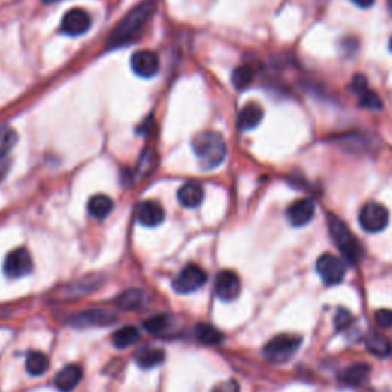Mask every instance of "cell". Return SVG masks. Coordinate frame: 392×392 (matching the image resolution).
Wrapping results in <instances>:
<instances>
[{"instance_id": "obj_1", "label": "cell", "mask_w": 392, "mask_h": 392, "mask_svg": "<svg viewBox=\"0 0 392 392\" xmlns=\"http://www.w3.org/2000/svg\"><path fill=\"white\" fill-rule=\"evenodd\" d=\"M155 8H157L155 0H144L143 4L136 5L131 13H127L124 19L117 25V28L109 35L107 47L117 48L133 40L135 35L150 20V17L155 13Z\"/></svg>"}, {"instance_id": "obj_2", "label": "cell", "mask_w": 392, "mask_h": 392, "mask_svg": "<svg viewBox=\"0 0 392 392\" xmlns=\"http://www.w3.org/2000/svg\"><path fill=\"white\" fill-rule=\"evenodd\" d=\"M191 149H194L199 166L204 170H212L221 166L227 157V144L221 133L213 131H206L198 133L191 140Z\"/></svg>"}, {"instance_id": "obj_3", "label": "cell", "mask_w": 392, "mask_h": 392, "mask_svg": "<svg viewBox=\"0 0 392 392\" xmlns=\"http://www.w3.org/2000/svg\"><path fill=\"white\" fill-rule=\"evenodd\" d=\"M328 230H330L331 238L335 244V247L342 253L343 261L350 266H357L360 258L363 256V249L360 242L354 238L346 224L339 220L335 215L330 213L326 216Z\"/></svg>"}, {"instance_id": "obj_4", "label": "cell", "mask_w": 392, "mask_h": 392, "mask_svg": "<svg viewBox=\"0 0 392 392\" xmlns=\"http://www.w3.org/2000/svg\"><path fill=\"white\" fill-rule=\"evenodd\" d=\"M302 337L296 334H279L263 346V355L268 362L285 363L297 352Z\"/></svg>"}, {"instance_id": "obj_5", "label": "cell", "mask_w": 392, "mask_h": 392, "mask_svg": "<svg viewBox=\"0 0 392 392\" xmlns=\"http://www.w3.org/2000/svg\"><path fill=\"white\" fill-rule=\"evenodd\" d=\"M359 222L362 229L368 233L383 232L389 224L388 208L380 203L364 204L359 215Z\"/></svg>"}, {"instance_id": "obj_6", "label": "cell", "mask_w": 392, "mask_h": 392, "mask_svg": "<svg viewBox=\"0 0 392 392\" xmlns=\"http://www.w3.org/2000/svg\"><path fill=\"white\" fill-rule=\"evenodd\" d=\"M207 282V273L196 263H189L173 280V290L179 295L195 293Z\"/></svg>"}, {"instance_id": "obj_7", "label": "cell", "mask_w": 392, "mask_h": 392, "mask_svg": "<svg viewBox=\"0 0 392 392\" xmlns=\"http://www.w3.org/2000/svg\"><path fill=\"white\" fill-rule=\"evenodd\" d=\"M316 270L326 285H337L346 275V262L331 253H323L316 262Z\"/></svg>"}, {"instance_id": "obj_8", "label": "cell", "mask_w": 392, "mask_h": 392, "mask_svg": "<svg viewBox=\"0 0 392 392\" xmlns=\"http://www.w3.org/2000/svg\"><path fill=\"white\" fill-rule=\"evenodd\" d=\"M32 271V258L26 249H16L6 254L4 261V273L11 279H19Z\"/></svg>"}, {"instance_id": "obj_9", "label": "cell", "mask_w": 392, "mask_h": 392, "mask_svg": "<svg viewBox=\"0 0 392 392\" xmlns=\"http://www.w3.org/2000/svg\"><path fill=\"white\" fill-rule=\"evenodd\" d=\"M117 316L105 311V309H85L74 316L69 317V323L74 328H100V326H109L117 322Z\"/></svg>"}, {"instance_id": "obj_10", "label": "cell", "mask_w": 392, "mask_h": 392, "mask_svg": "<svg viewBox=\"0 0 392 392\" xmlns=\"http://www.w3.org/2000/svg\"><path fill=\"white\" fill-rule=\"evenodd\" d=\"M215 295L222 302H232L241 295V279L232 270H224L216 276Z\"/></svg>"}, {"instance_id": "obj_11", "label": "cell", "mask_w": 392, "mask_h": 392, "mask_svg": "<svg viewBox=\"0 0 392 392\" xmlns=\"http://www.w3.org/2000/svg\"><path fill=\"white\" fill-rule=\"evenodd\" d=\"M132 71L141 78H152L160 71V59L157 54L149 49L135 52L131 59Z\"/></svg>"}, {"instance_id": "obj_12", "label": "cell", "mask_w": 392, "mask_h": 392, "mask_svg": "<svg viewBox=\"0 0 392 392\" xmlns=\"http://www.w3.org/2000/svg\"><path fill=\"white\" fill-rule=\"evenodd\" d=\"M90 16L85 10H74L68 11L61 19V31L71 35V37H78L90 30Z\"/></svg>"}, {"instance_id": "obj_13", "label": "cell", "mask_w": 392, "mask_h": 392, "mask_svg": "<svg viewBox=\"0 0 392 392\" xmlns=\"http://www.w3.org/2000/svg\"><path fill=\"white\" fill-rule=\"evenodd\" d=\"M350 88H351L352 93L357 95L359 103H360L362 107L371 109V111H380V109L383 107L380 97L376 93H372V90L369 89L368 80L364 76H362V74L354 76Z\"/></svg>"}, {"instance_id": "obj_14", "label": "cell", "mask_w": 392, "mask_h": 392, "mask_svg": "<svg viewBox=\"0 0 392 392\" xmlns=\"http://www.w3.org/2000/svg\"><path fill=\"white\" fill-rule=\"evenodd\" d=\"M316 206L311 199H297L287 210V218L293 227H304L314 218Z\"/></svg>"}, {"instance_id": "obj_15", "label": "cell", "mask_w": 392, "mask_h": 392, "mask_svg": "<svg viewBox=\"0 0 392 392\" xmlns=\"http://www.w3.org/2000/svg\"><path fill=\"white\" fill-rule=\"evenodd\" d=\"M166 212L157 201H143L136 208V221L144 227H158L162 224Z\"/></svg>"}, {"instance_id": "obj_16", "label": "cell", "mask_w": 392, "mask_h": 392, "mask_svg": "<svg viewBox=\"0 0 392 392\" xmlns=\"http://www.w3.org/2000/svg\"><path fill=\"white\" fill-rule=\"evenodd\" d=\"M81 379H83V371L78 364H68V367L59 371L56 379H54V385L60 392H71L77 388Z\"/></svg>"}, {"instance_id": "obj_17", "label": "cell", "mask_w": 392, "mask_h": 392, "mask_svg": "<svg viewBox=\"0 0 392 392\" xmlns=\"http://www.w3.org/2000/svg\"><path fill=\"white\" fill-rule=\"evenodd\" d=\"M204 189L196 181H189L178 190V201L187 208H195L203 203Z\"/></svg>"}, {"instance_id": "obj_18", "label": "cell", "mask_w": 392, "mask_h": 392, "mask_svg": "<svg viewBox=\"0 0 392 392\" xmlns=\"http://www.w3.org/2000/svg\"><path fill=\"white\" fill-rule=\"evenodd\" d=\"M263 118V111L258 103H249L245 105L238 117V127L241 131H251L254 127L259 126Z\"/></svg>"}, {"instance_id": "obj_19", "label": "cell", "mask_w": 392, "mask_h": 392, "mask_svg": "<svg viewBox=\"0 0 392 392\" xmlns=\"http://www.w3.org/2000/svg\"><path fill=\"white\" fill-rule=\"evenodd\" d=\"M369 379V367L364 363H355L340 374V380L348 386H362Z\"/></svg>"}, {"instance_id": "obj_20", "label": "cell", "mask_w": 392, "mask_h": 392, "mask_svg": "<svg viewBox=\"0 0 392 392\" xmlns=\"http://www.w3.org/2000/svg\"><path fill=\"white\" fill-rule=\"evenodd\" d=\"M166 359V352L160 348H143L135 354V363L143 369L157 368Z\"/></svg>"}, {"instance_id": "obj_21", "label": "cell", "mask_w": 392, "mask_h": 392, "mask_svg": "<svg viewBox=\"0 0 392 392\" xmlns=\"http://www.w3.org/2000/svg\"><path fill=\"white\" fill-rule=\"evenodd\" d=\"M114 210L112 199L107 195H94L88 203V212L97 220H105Z\"/></svg>"}, {"instance_id": "obj_22", "label": "cell", "mask_w": 392, "mask_h": 392, "mask_svg": "<svg viewBox=\"0 0 392 392\" xmlns=\"http://www.w3.org/2000/svg\"><path fill=\"white\" fill-rule=\"evenodd\" d=\"M25 364H26V371H28L31 376L39 377L49 369V359L47 354H43L40 351H31L28 355H26Z\"/></svg>"}, {"instance_id": "obj_23", "label": "cell", "mask_w": 392, "mask_h": 392, "mask_svg": "<svg viewBox=\"0 0 392 392\" xmlns=\"http://www.w3.org/2000/svg\"><path fill=\"white\" fill-rule=\"evenodd\" d=\"M195 335L204 345H220L224 342V334L208 323H198L195 328Z\"/></svg>"}, {"instance_id": "obj_24", "label": "cell", "mask_w": 392, "mask_h": 392, "mask_svg": "<svg viewBox=\"0 0 392 392\" xmlns=\"http://www.w3.org/2000/svg\"><path fill=\"white\" fill-rule=\"evenodd\" d=\"M138 340H140V331L138 328L135 326H123L112 337V343L118 350L129 348V346H132Z\"/></svg>"}, {"instance_id": "obj_25", "label": "cell", "mask_w": 392, "mask_h": 392, "mask_svg": "<svg viewBox=\"0 0 392 392\" xmlns=\"http://www.w3.org/2000/svg\"><path fill=\"white\" fill-rule=\"evenodd\" d=\"M145 305V295L140 290H129L126 291L118 299V307L124 311H136Z\"/></svg>"}, {"instance_id": "obj_26", "label": "cell", "mask_w": 392, "mask_h": 392, "mask_svg": "<svg viewBox=\"0 0 392 392\" xmlns=\"http://www.w3.org/2000/svg\"><path fill=\"white\" fill-rule=\"evenodd\" d=\"M367 350L376 357H388L392 352V346L385 335L372 333L367 339Z\"/></svg>"}, {"instance_id": "obj_27", "label": "cell", "mask_w": 392, "mask_h": 392, "mask_svg": "<svg viewBox=\"0 0 392 392\" xmlns=\"http://www.w3.org/2000/svg\"><path fill=\"white\" fill-rule=\"evenodd\" d=\"M17 140H19V136H17L16 131L11 129V127H0V160L6 158V155L14 149Z\"/></svg>"}, {"instance_id": "obj_28", "label": "cell", "mask_w": 392, "mask_h": 392, "mask_svg": "<svg viewBox=\"0 0 392 392\" xmlns=\"http://www.w3.org/2000/svg\"><path fill=\"white\" fill-rule=\"evenodd\" d=\"M253 78H254L253 69L250 66H247V65H244V66H239V68H236L233 71L232 83L238 90H244V89H247L251 85Z\"/></svg>"}, {"instance_id": "obj_29", "label": "cell", "mask_w": 392, "mask_h": 392, "mask_svg": "<svg viewBox=\"0 0 392 392\" xmlns=\"http://www.w3.org/2000/svg\"><path fill=\"white\" fill-rule=\"evenodd\" d=\"M157 153H155L152 149H145L138 161V167H136V172H138V175L145 177V175H150V173L157 167Z\"/></svg>"}, {"instance_id": "obj_30", "label": "cell", "mask_w": 392, "mask_h": 392, "mask_svg": "<svg viewBox=\"0 0 392 392\" xmlns=\"http://www.w3.org/2000/svg\"><path fill=\"white\" fill-rule=\"evenodd\" d=\"M167 326H169V317L166 314L153 316L144 322L145 330H148L149 333H155V334L162 333Z\"/></svg>"}, {"instance_id": "obj_31", "label": "cell", "mask_w": 392, "mask_h": 392, "mask_svg": "<svg viewBox=\"0 0 392 392\" xmlns=\"http://www.w3.org/2000/svg\"><path fill=\"white\" fill-rule=\"evenodd\" d=\"M374 321L380 328H392V309H377Z\"/></svg>"}, {"instance_id": "obj_32", "label": "cell", "mask_w": 392, "mask_h": 392, "mask_svg": "<svg viewBox=\"0 0 392 392\" xmlns=\"http://www.w3.org/2000/svg\"><path fill=\"white\" fill-rule=\"evenodd\" d=\"M351 321H352V316L350 311H346V309H339V313L335 314V319H334L337 330H345V328L351 323Z\"/></svg>"}, {"instance_id": "obj_33", "label": "cell", "mask_w": 392, "mask_h": 392, "mask_svg": "<svg viewBox=\"0 0 392 392\" xmlns=\"http://www.w3.org/2000/svg\"><path fill=\"white\" fill-rule=\"evenodd\" d=\"M212 392H241V388L238 385V381L234 380H227L221 381L212 389Z\"/></svg>"}, {"instance_id": "obj_34", "label": "cell", "mask_w": 392, "mask_h": 392, "mask_svg": "<svg viewBox=\"0 0 392 392\" xmlns=\"http://www.w3.org/2000/svg\"><path fill=\"white\" fill-rule=\"evenodd\" d=\"M354 5H357L359 8H363V10H367V8L372 6L376 0H351Z\"/></svg>"}, {"instance_id": "obj_35", "label": "cell", "mask_w": 392, "mask_h": 392, "mask_svg": "<svg viewBox=\"0 0 392 392\" xmlns=\"http://www.w3.org/2000/svg\"><path fill=\"white\" fill-rule=\"evenodd\" d=\"M44 4H54V2H60V0H43Z\"/></svg>"}, {"instance_id": "obj_36", "label": "cell", "mask_w": 392, "mask_h": 392, "mask_svg": "<svg viewBox=\"0 0 392 392\" xmlns=\"http://www.w3.org/2000/svg\"><path fill=\"white\" fill-rule=\"evenodd\" d=\"M389 49H391V52H392V39H391V42H389Z\"/></svg>"}]
</instances>
